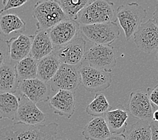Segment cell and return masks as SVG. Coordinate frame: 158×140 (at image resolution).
Instances as JSON below:
<instances>
[{
  "label": "cell",
  "mask_w": 158,
  "mask_h": 140,
  "mask_svg": "<svg viewBox=\"0 0 158 140\" xmlns=\"http://www.w3.org/2000/svg\"><path fill=\"white\" fill-rule=\"evenodd\" d=\"M60 5L66 17L69 19H76L77 16L91 0H56Z\"/></svg>",
  "instance_id": "27"
},
{
  "label": "cell",
  "mask_w": 158,
  "mask_h": 140,
  "mask_svg": "<svg viewBox=\"0 0 158 140\" xmlns=\"http://www.w3.org/2000/svg\"><path fill=\"white\" fill-rule=\"evenodd\" d=\"M50 90L49 84L37 78L20 81L18 86V91L20 95L27 97L35 104L48 102L51 94Z\"/></svg>",
  "instance_id": "12"
},
{
  "label": "cell",
  "mask_w": 158,
  "mask_h": 140,
  "mask_svg": "<svg viewBox=\"0 0 158 140\" xmlns=\"http://www.w3.org/2000/svg\"><path fill=\"white\" fill-rule=\"evenodd\" d=\"M79 30L80 24L76 20L67 18L50 28L48 32L54 48H58L76 38Z\"/></svg>",
  "instance_id": "11"
},
{
  "label": "cell",
  "mask_w": 158,
  "mask_h": 140,
  "mask_svg": "<svg viewBox=\"0 0 158 140\" xmlns=\"http://www.w3.org/2000/svg\"><path fill=\"white\" fill-rule=\"evenodd\" d=\"M75 20L80 25L116 22L114 3L110 0H93L78 14Z\"/></svg>",
  "instance_id": "2"
},
{
  "label": "cell",
  "mask_w": 158,
  "mask_h": 140,
  "mask_svg": "<svg viewBox=\"0 0 158 140\" xmlns=\"http://www.w3.org/2000/svg\"><path fill=\"white\" fill-rule=\"evenodd\" d=\"M78 70L81 84L88 92L104 91L112 84V72L95 69L88 64H82Z\"/></svg>",
  "instance_id": "6"
},
{
  "label": "cell",
  "mask_w": 158,
  "mask_h": 140,
  "mask_svg": "<svg viewBox=\"0 0 158 140\" xmlns=\"http://www.w3.org/2000/svg\"><path fill=\"white\" fill-rule=\"evenodd\" d=\"M54 46L49 37L48 30H38L33 35L30 55L39 61L52 53Z\"/></svg>",
  "instance_id": "19"
},
{
  "label": "cell",
  "mask_w": 158,
  "mask_h": 140,
  "mask_svg": "<svg viewBox=\"0 0 158 140\" xmlns=\"http://www.w3.org/2000/svg\"><path fill=\"white\" fill-rule=\"evenodd\" d=\"M49 106L53 113L70 118L76 109V98L74 92L68 90H59L49 100Z\"/></svg>",
  "instance_id": "15"
},
{
  "label": "cell",
  "mask_w": 158,
  "mask_h": 140,
  "mask_svg": "<svg viewBox=\"0 0 158 140\" xmlns=\"http://www.w3.org/2000/svg\"><path fill=\"white\" fill-rule=\"evenodd\" d=\"M66 140H71V139H66Z\"/></svg>",
  "instance_id": "37"
},
{
  "label": "cell",
  "mask_w": 158,
  "mask_h": 140,
  "mask_svg": "<svg viewBox=\"0 0 158 140\" xmlns=\"http://www.w3.org/2000/svg\"><path fill=\"white\" fill-rule=\"evenodd\" d=\"M112 109L106 96L102 93H97L94 98L86 107V113L92 117H102Z\"/></svg>",
  "instance_id": "26"
},
{
  "label": "cell",
  "mask_w": 158,
  "mask_h": 140,
  "mask_svg": "<svg viewBox=\"0 0 158 140\" xmlns=\"http://www.w3.org/2000/svg\"><path fill=\"white\" fill-rule=\"evenodd\" d=\"M18 108L19 98L16 96L10 93L0 94V120H15Z\"/></svg>",
  "instance_id": "23"
},
{
  "label": "cell",
  "mask_w": 158,
  "mask_h": 140,
  "mask_svg": "<svg viewBox=\"0 0 158 140\" xmlns=\"http://www.w3.org/2000/svg\"><path fill=\"white\" fill-rule=\"evenodd\" d=\"M61 64L53 52L37 61V78L48 83L54 76Z\"/></svg>",
  "instance_id": "21"
},
{
  "label": "cell",
  "mask_w": 158,
  "mask_h": 140,
  "mask_svg": "<svg viewBox=\"0 0 158 140\" xmlns=\"http://www.w3.org/2000/svg\"><path fill=\"white\" fill-rule=\"evenodd\" d=\"M153 22L158 26V4L156 6V10L153 14V19H152Z\"/></svg>",
  "instance_id": "33"
},
{
  "label": "cell",
  "mask_w": 158,
  "mask_h": 140,
  "mask_svg": "<svg viewBox=\"0 0 158 140\" xmlns=\"http://www.w3.org/2000/svg\"><path fill=\"white\" fill-rule=\"evenodd\" d=\"M15 121L31 125H41L46 121V115L35 103L24 96L20 95Z\"/></svg>",
  "instance_id": "14"
},
{
  "label": "cell",
  "mask_w": 158,
  "mask_h": 140,
  "mask_svg": "<svg viewBox=\"0 0 158 140\" xmlns=\"http://www.w3.org/2000/svg\"><path fill=\"white\" fill-rule=\"evenodd\" d=\"M85 62L95 69L112 72L116 66V54L110 45H94L86 51Z\"/></svg>",
  "instance_id": "7"
},
{
  "label": "cell",
  "mask_w": 158,
  "mask_h": 140,
  "mask_svg": "<svg viewBox=\"0 0 158 140\" xmlns=\"http://www.w3.org/2000/svg\"><path fill=\"white\" fill-rule=\"evenodd\" d=\"M103 118L111 134H124L127 128L129 114L128 110L123 105H118L115 109L110 110Z\"/></svg>",
  "instance_id": "16"
},
{
  "label": "cell",
  "mask_w": 158,
  "mask_h": 140,
  "mask_svg": "<svg viewBox=\"0 0 158 140\" xmlns=\"http://www.w3.org/2000/svg\"><path fill=\"white\" fill-rule=\"evenodd\" d=\"M82 135L86 140H105L111 133L103 117H97L85 125Z\"/></svg>",
  "instance_id": "20"
},
{
  "label": "cell",
  "mask_w": 158,
  "mask_h": 140,
  "mask_svg": "<svg viewBox=\"0 0 158 140\" xmlns=\"http://www.w3.org/2000/svg\"><path fill=\"white\" fill-rule=\"evenodd\" d=\"M16 62L10 59L0 67V94H14L18 91L19 81L16 71Z\"/></svg>",
  "instance_id": "18"
},
{
  "label": "cell",
  "mask_w": 158,
  "mask_h": 140,
  "mask_svg": "<svg viewBox=\"0 0 158 140\" xmlns=\"http://www.w3.org/2000/svg\"><path fill=\"white\" fill-rule=\"evenodd\" d=\"M105 140H127L124 134H111Z\"/></svg>",
  "instance_id": "32"
},
{
  "label": "cell",
  "mask_w": 158,
  "mask_h": 140,
  "mask_svg": "<svg viewBox=\"0 0 158 140\" xmlns=\"http://www.w3.org/2000/svg\"><path fill=\"white\" fill-rule=\"evenodd\" d=\"M150 125L152 129V140H158V122L152 121Z\"/></svg>",
  "instance_id": "31"
},
{
  "label": "cell",
  "mask_w": 158,
  "mask_h": 140,
  "mask_svg": "<svg viewBox=\"0 0 158 140\" xmlns=\"http://www.w3.org/2000/svg\"><path fill=\"white\" fill-rule=\"evenodd\" d=\"M28 2V0H3L2 3L3 12L11 9H14L23 6Z\"/></svg>",
  "instance_id": "29"
},
{
  "label": "cell",
  "mask_w": 158,
  "mask_h": 140,
  "mask_svg": "<svg viewBox=\"0 0 158 140\" xmlns=\"http://www.w3.org/2000/svg\"><path fill=\"white\" fill-rule=\"evenodd\" d=\"M116 19L124 32L126 40L129 41L147 16V10L138 3H128L118 7Z\"/></svg>",
  "instance_id": "3"
},
{
  "label": "cell",
  "mask_w": 158,
  "mask_h": 140,
  "mask_svg": "<svg viewBox=\"0 0 158 140\" xmlns=\"http://www.w3.org/2000/svg\"><path fill=\"white\" fill-rule=\"evenodd\" d=\"M156 59L158 62V50H157V53H156Z\"/></svg>",
  "instance_id": "35"
},
{
  "label": "cell",
  "mask_w": 158,
  "mask_h": 140,
  "mask_svg": "<svg viewBox=\"0 0 158 140\" xmlns=\"http://www.w3.org/2000/svg\"><path fill=\"white\" fill-rule=\"evenodd\" d=\"M152 121L158 122V109H157L155 112L153 113L152 116Z\"/></svg>",
  "instance_id": "34"
},
{
  "label": "cell",
  "mask_w": 158,
  "mask_h": 140,
  "mask_svg": "<svg viewBox=\"0 0 158 140\" xmlns=\"http://www.w3.org/2000/svg\"><path fill=\"white\" fill-rule=\"evenodd\" d=\"M3 13V10H0V16H1Z\"/></svg>",
  "instance_id": "36"
},
{
  "label": "cell",
  "mask_w": 158,
  "mask_h": 140,
  "mask_svg": "<svg viewBox=\"0 0 158 140\" xmlns=\"http://www.w3.org/2000/svg\"><path fill=\"white\" fill-rule=\"evenodd\" d=\"M59 125H31L16 122L0 130V140H56Z\"/></svg>",
  "instance_id": "1"
},
{
  "label": "cell",
  "mask_w": 158,
  "mask_h": 140,
  "mask_svg": "<svg viewBox=\"0 0 158 140\" xmlns=\"http://www.w3.org/2000/svg\"><path fill=\"white\" fill-rule=\"evenodd\" d=\"M26 30V22L15 14L0 16V34L8 37L11 33L22 34Z\"/></svg>",
  "instance_id": "22"
},
{
  "label": "cell",
  "mask_w": 158,
  "mask_h": 140,
  "mask_svg": "<svg viewBox=\"0 0 158 140\" xmlns=\"http://www.w3.org/2000/svg\"><path fill=\"white\" fill-rule=\"evenodd\" d=\"M16 71L19 81L37 78V61L31 55L19 61L16 64Z\"/></svg>",
  "instance_id": "24"
},
{
  "label": "cell",
  "mask_w": 158,
  "mask_h": 140,
  "mask_svg": "<svg viewBox=\"0 0 158 140\" xmlns=\"http://www.w3.org/2000/svg\"><path fill=\"white\" fill-rule=\"evenodd\" d=\"M151 121L139 120L131 126L126 138L127 140H152Z\"/></svg>",
  "instance_id": "25"
},
{
  "label": "cell",
  "mask_w": 158,
  "mask_h": 140,
  "mask_svg": "<svg viewBox=\"0 0 158 140\" xmlns=\"http://www.w3.org/2000/svg\"><path fill=\"white\" fill-rule=\"evenodd\" d=\"M33 16L37 20L36 26L38 30H49L68 18L56 0L37 2L33 8Z\"/></svg>",
  "instance_id": "4"
},
{
  "label": "cell",
  "mask_w": 158,
  "mask_h": 140,
  "mask_svg": "<svg viewBox=\"0 0 158 140\" xmlns=\"http://www.w3.org/2000/svg\"><path fill=\"white\" fill-rule=\"evenodd\" d=\"M55 55L62 64L79 67L85 62L86 41L81 37H77L68 44L55 48Z\"/></svg>",
  "instance_id": "9"
},
{
  "label": "cell",
  "mask_w": 158,
  "mask_h": 140,
  "mask_svg": "<svg viewBox=\"0 0 158 140\" xmlns=\"http://www.w3.org/2000/svg\"><path fill=\"white\" fill-rule=\"evenodd\" d=\"M133 38L140 51L151 54L158 49V26L149 19L141 24L134 33Z\"/></svg>",
  "instance_id": "10"
},
{
  "label": "cell",
  "mask_w": 158,
  "mask_h": 140,
  "mask_svg": "<svg viewBox=\"0 0 158 140\" xmlns=\"http://www.w3.org/2000/svg\"><path fill=\"white\" fill-rule=\"evenodd\" d=\"M80 30L84 37L94 45H110L119 38L120 28L116 22L80 25Z\"/></svg>",
  "instance_id": "5"
},
{
  "label": "cell",
  "mask_w": 158,
  "mask_h": 140,
  "mask_svg": "<svg viewBox=\"0 0 158 140\" xmlns=\"http://www.w3.org/2000/svg\"><path fill=\"white\" fill-rule=\"evenodd\" d=\"M153 106L147 93L142 90L132 92L127 105V110L134 118L140 120L152 121Z\"/></svg>",
  "instance_id": "13"
},
{
  "label": "cell",
  "mask_w": 158,
  "mask_h": 140,
  "mask_svg": "<svg viewBox=\"0 0 158 140\" xmlns=\"http://www.w3.org/2000/svg\"><path fill=\"white\" fill-rule=\"evenodd\" d=\"M10 59L8 41L0 38V67Z\"/></svg>",
  "instance_id": "28"
},
{
  "label": "cell",
  "mask_w": 158,
  "mask_h": 140,
  "mask_svg": "<svg viewBox=\"0 0 158 140\" xmlns=\"http://www.w3.org/2000/svg\"><path fill=\"white\" fill-rule=\"evenodd\" d=\"M147 93L151 103L158 107V84L152 89H147Z\"/></svg>",
  "instance_id": "30"
},
{
  "label": "cell",
  "mask_w": 158,
  "mask_h": 140,
  "mask_svg": "<svg viewBox=\"0 0 158 140\" xmlns=\"http://www.w3.org/2000/svg\"><path fill=\"white\" fill-rule=\"evenodd\" d=\"M33 35L20 34L7 41L9 48L10 58L14 62H19L30 55Z\"/></svg>",
  "instance_id": "17"
},
{
  "label": "cell",
  "mask_w": 158,
  "mask_h": 140,
  "mask_svg": "<svg viewBox=\"0 0 158 140\" xmlns=\"http://www.w3.org/2000/svg\"><path fill=\"white\" fill-rule=\"evenodd\" d=\"M79 67L61 64L58 70L48 84L51 90H68L74 92L81 84Z\"/></svg>",
  "instance_id": "8"
}]
</instances>
